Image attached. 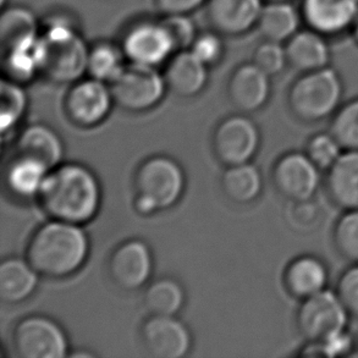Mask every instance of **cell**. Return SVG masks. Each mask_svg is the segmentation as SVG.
Instances as JSON below:
<instances>
[{"mask_svg":"<svg viewBox=\"0 0 358 358\" xmlns=\"http://www.w3.org/2000/svg\"><path fill=\"white\" fill-rule=\"evenodd\" d=\"M38 201L50 218L83 225L99 212L102 189L86 165L62 163L49 171Z\"/></svg>","mask_w":358,"mask_h":358,"instance_id":"6da1fadb","label":"cell"},{"mask_svg":"<svg viewBox=\"0 0 358 358\" xmlns=\"http://www.w3.org/2000/svg\"><path fill=\"white\" fill-rule=\"evenodd\" d=\"M90 256V240L83 225L52 219L29 238L26 258L38 274L64 279L83 268Z\"/></svg>","mask_w":358,"mask_h":358,"instance_id":"7a4b0ae2","label":"cell"},{"mask_svg":"<svg viewBox=\"0 0 358 358\" xmlns=\"http://www.w3.org/2000/svg\"><path fill=\"white\" fill-rule=\"evenodd\" d=\"M90 50L68 20H53L41 34V73L58 85L78 83L87 73Z\"/></svg>","mask_w":358,"mask_h":358,"instance_id":"3957f363","label":"cell"},{"mask_svg":"<svg viewBox=\"0 0 358 358\" xmlns=\"http://www.w3.org/2000/svg\"><path fill=\"white\" fill-rule=\"evenodd\" d=\"M344 94V83L339 73L327 66L300 73L287 93V104L292 115L307 124H313L334 115Z\"/></svg>","mask_w":358,"mask_h":358,"instance_id":"277c9868","label":"cell"},{"mask_svg":"<svg viewBox=\"0 0 358 358\" xmlns=\"http://www.w3.org/2000/svg\"><path fill=\"white\" fill-rule=\"evenodd\" d=\"M349 317L336 291L325 289L302 300L296 325L306 341L320 345L344 333Z\"/></svg>","mask_w":358,"mask_h":358,"instance_id":"5b68a950","label":"cell"},{"mask_svg":"<svg viewBox=\"0 0 358 358\" xmlns=\"http://www.w3.org/2000/svg\"><path fill=\"white\" fill-rule=\"evenodd\" d=\"M185 187L184 170L169 157H150L136 170V194L155 204L158 212L174 207L182 197Z\"/></svg>","mask_w":358,"mask_h":358,"instance_id":"8992f818","label":"cell"},{"mask_svg":"<svg viewBox=\"0 0 358 358\" xmlns=\"http://www.w3.org/2000/svg\"><path fill=\"white\" fill-rule=\"evenodd\" d=\"M114 102L130 113H143L157 107L168 85L157 68L130 63L110 85Z\"/></svg>","mask_w":358,"mask_h":358,"instance_id":"52a82bcc","label":"cell"},{"mask_svg":"<svg viewBox=\"0 0 358 358\" xmlns=\"http://www.w3.org/2000/svg\"><path fill=\"white\" fill-rule=\"evenodd\" d=\"M15 354L21 358H65L68 335L63 327L47 315H29L15 325L11 335Z\"/></svg>","mask_w":358,"mask_h":358,"instance_id":"ba28073f","label":"cell"},{"mask_svg":"<svg viewBox=\"0 0 358 358\" xmlns=\"http://www.w3.org/2000/svg\"><path fill=\"white\" fill-rule=\"evenodd\" d=\"M214 155L225 165L243 164L251 162L261 145L258 126L246 115H233L224 119L214 130Z\"/></svg>","mask_w":358,"mask_h":358,"instance_id":"9c48e42d","label":"cell"},{"mask_svg":"<svg viewBox=\"0 0 358 358\" xmlns=\"http://www.w3.org/2000/svg\"><path fill=\"white\" fill-rule=\"evenodd\" d=\"M114 103L109 83L91 78L73 83L64 109L73 125L91 129L107 119Z\"/></svg>","mask_w":358,"mask_h":358,"instance_id":"30bf717a","label":"cell"},{"mask_svg":"<svg viewBox=\"0 0 358 358\" xmlns=\"http://www.w3.org/2000/svg\"><path fill=\"white\" fill-rule=\"evenodd\" d=\"M271 178L276 191L289 202L313 199L320 187V169L300 152L281 155L274 164Z\"/></svg>","mask_w":358,"mask_h":358,"instance_id":"8fae6325","label":"cell"},{"mask_svg":"<svg viewBox=\"0 0 358 358\" xmlns=\"http://www.w3.org/2000/svg\"><path fill=\"white\" fill-rule=\"evenodd\" d=\"M122 52L129 63L157 68L178 52L164 24L145 21L132 26L124 36Z\"/></svg>","mask_w":358,"mask_h":358,"instance_id":"7c38bea8","label":"cell"},{"mask_svg":"<svg viewBox=\"0 0 358 358\" xmlns=\"http://www.w3.org/2000/svg\"><path fill=\"white\" fill-rule=\"evenodd\" d=\"M109 275L121 290L143 287L153 273V255L142 240H127L113 251L108 263Z\"/></svg>","mask_w":358,"mask_h":358,"instance_id":"4fadbf2b","label":"cell"},{"mask_svg":"<svg viewBox=\"0 0 358 358\" xmlns=\"http://www.w3.org/2000/svg\"><path fill=\"white\" fill-rule=\"evenodd\" d=\"M141 339L155 358H182L192 346L189 328L176 315H150L141 328Z\"/></svg>","mask_w":358,"mask_h":358,"instance_id":"5bb4252c","label":"cell"},{"mask_svg":"<svg viewBox=\"0 0 358 358\" xmlns=\"http://www.w3.org/2000/svg\"><path fill=\"white\" fill-rule=\"evenodd\" d=\"M300 13L306 27L325 37H336L354 27L358 0H302Z\"/></svg>","mask_w":358,"mask_h":358,"instance_id":"9a60e30c","label":"cell"},{"mask_svg":"<svg viewBox=\"0 0 358 358\" xmlns=\"http://www.w3.org/2000/svg\"><path fill=\"white\" fill-rule=\"evenodd\" d=\"M271 78L253 62L242 64L229 80L230 102L242 114L258 112L271 97Z\"/></svg>","mask_w":358,"mask_h":358,"instance_id":"2e32d148","label":"cell"},{"mask_svg":"<svg viewBox=\"0 0 358 358\" xmlns=\"http://www.w3.org/2000/svg\"><path fill=\"white\" fill-rule=\"evenodd\" d=\"M264 0H208L207 17L218 34L242 36L257 27Z\"/></svg>","mask_w":358,"mask_h":358,"instance_id":"e0dca14e","label":"cell"},{"mask_svg":"<svg viewBox=\"0 0 358 358\" xmlns=\"http://www.w3.org/2000/svg\"><path fill=\"white\" fill-rule=\"evenodd\" d=\"M287 66L299 73H310L330 66L328 37L315 29H299L285 43Z\"/></svg>","mask_w":358,"mask_h":358,"instance_id":"ac0fdd59","label":"cell"},{"mask_svg":"<svg viewBox=\"0 0 358 358\" xmlns=\"http://www.w3.org/2000/svg\"><path fill=\"white\" fill-rule=\"evenodd\" d=\"M208 68L189 49L180 50L170 59L165 71L168 90L179 97L199 96L208 83Z\"/></svg>","mask_w":358,"mask_h":358,"instance_id":"d6986e66","label":"cell"},{"mask_svg":"<svg viewBox=\"0 0 358 358\" xmlns=\"http://www.w3.org/2000/svg\"><path fill=\"white\" fill-rule=\"evenodd\" d=\"M325 189L331 203L346 210L358 209V150H344L327 171Z\"/></svg>","mask_w":358,"mask_h":358,"instance_id":"ffe728a7","label":"cell"},{"mask_svg":"<svg viewBox=\"0 0 358 358\" xmlns=\"http://www.w3.org/2000/svg\"><path fill=\"white\" fill-rule=\"evenodd\" d=\"M15 153L29 157L49 170H53L63 162V141L50 126L32 124L21 131L15 145Z\"/></svg>","mask_w":358,"mask_h":358,"instance_id":"44dd1931","label":"cell"},{"mask_svg":"<svg viewBox=\"0 0 358 358\" xmlns=\"http://www.w3.org/2000/svg\"><path fill=\"white\" fill-rule=\"evenodd\" d=\"M39 276L27 258H6L0 264V299L9 305L24 302L34 295Z\"/></svg>","mask_w":358,"mask_h":358,"instance_id":"7402d4cb","label":"cell"},{"mask_svg":"<svg viewBox=\"0 0 358 358\" xmlns=\"http://www.w3.org/2000/svg\"><path fill=\"white\" fill-rule=\"evenodd\" d=\"M284 284L291 296L305 300L327 289L328 268L317 257H299L286 268Z\"/></svg>","mask_w":358,"mask_h":358,"instance_id":"603a6c76","label":"cell"},{"mask_svg":"<svg viewBox=\"0 0 358 358\" xmlns=\"http://www.w3.org/2000/svg\"><path fill=\"white\" fill-rule=\"evenodd\" d=\"M49 171L37 160L15 153L5 169V185L17 199H38Z\"/></svg>","mask_w":358,"mask_h":358,"instance_id":"cb8c5ba5","label":"cell"},{"mask_svg":"<svg viewBox=\"0 0 358 358\" xmlns=\"http://www.w3.org/2000/svg\"><path fill=\"white\" fill-rule=\"evenodd\" d=\"M302 16L290 1H266L256 29L263 39L285 44L300 29Z\"/></svg>","mask_w":358,"mask_h":358,"instance_id":"d4e9b609","label":"cell"},{"mask_svg":"<svg viewBox=\"0 0 358 358\" xmlns=\"http://www.w3.org/2000/svg\"><path fill=\"white\" fill-rule=\"evenodd\" d=\"M222 189L231 202L252 203L261 196L263 189L261 171L251 162L227 166L222 176Z\"/></svg>","mask_w":358,"mask_h":358,"instance_id":"484cf974","label":"cell"},{"mask_svg":"<svg viewBox=\"0 0 358 358\" xmlns=\"http://www.w3.org/2000/svg\"><path fill=\"white\" fill-rule=\"evenodd\" d=\"M38 20L24 6H9L0 19V41L3 50L29 43L38 38Z\"/></svg>","mask_w":358,"mask_h":358,"instance_id":"4316f807","label":"cell"},{"mask_svg":"<svg viewBox=\"0 0 358 358\" xmlns=\"http://www.w3.org/2000/svg\"><path fill=\"white\" fill-rule=\"evenodd\" d=\"M150 315H176L186 302L184 287L173 278H160L148 285L143 296Z\"/></svg>","mask_w":358,"mask_h":358,"instance_id":"83f0119b","label":"cell"},{"mask_svg":"<svg viewBox=\"0 0 358 358\" xmlns=\"http://www.w3.org/2000/svg\"><path fill=\"white\" fill-rule=\"evenodd\" d=\"M38 38L29 43L9 49L4 54V71L6 76L15 83H29L41 73V52Z\"/></svg>","mask_w":358,"mask_h":358,"instance_id":"f1b7e54d","label":"cell"},{"mask_svg":"<svg viewBox=\"0 0 358 358\" xmlns=\"http://www.w3.org/2000/svg\"><path fill=\"white\" fill-rule=\"evenodd\" d=\"M125 54L110 43L96 44L90 50L87 73L92 78L110 83L125 69Z\"/></svg>","mask_w":358,"mask_h":358,"instance_id":"f546056e","label":"cell"},{"mask_svg":"<svg viewBox=\"0 0 358 358\" xmlns=\"http://www.w3.org/2000/svg\"><path fill=\"white\" fill-rule=\"evenodd\" d=\"M1 109H0V125L3 135H6L19 124L24 117L29 106V98L22 85L11 81L9 78L1 81Z\"/></svg>","mask_w":358,"mask_h":358,"instance_id":"4dcf8cb0","label":"cell"},{"mask_svg":"<svg viewBox=\"0 0 358 358\" xmlns=\"http://www.w3.org/2000/svg\"><path fill=\"white\" fill-rule=\"evenodd\" d=\"M329 132L344 150H358V98H355L335 112Z\"/></svg>","mask_w":358,"mask_h":358,"instance_id":"1f68e13d","label":"cell"},{"mask_svg":"<svg viewBox=\"0 0 358 358\" xmlns=\"http://www.w3.org/2000/svg\"><path fill=\"white\" fill-rule=\"evenodd\" d=\"M333 243L340 256L358 264V209L346 210L335 224Z\"/></svg>","mask_w":358,"mask_h":358,"instance_id":"d6a6232c","label":"cell"},{"mask_svg":"<svg viewBox=\"0 0 358 358\" xmlns=\"http://www.w3.org/2000/svg\"><path fill=\"white\" fill-rule=\"evenodd\" d=\"M343 147L330 132L312 136L306 145V155L320 170H328L343 155Z\"/></svg>","mask_w":358,"mask_h":358,"instance_id":"836d02e7","label":"cell"},{"mask_svg":"<svg viewBox=\"0 0 358 358\" xmlns=\"http://www.w3.org/2000/svg\"><path fill=\"white\" fill-rule=\"evenodd\" d=\"M253 63L271 78L280 75L287 66L285 44L264 39L255 50Z\"/></svg>","mask_w":358,"mask_h":358,"instance_id":"e575fe53","label":"cell"},{"mask_svg":"<svg viewBox=\"0 0 358 358\" xmlns=\"http://www.w3.org/2000/svg\"><path fill=\"white\" fill-rule=\"evenodd\" d=\"M162 24H164L170 37L174 41L178 52L191 48L199 36L196 24L189 19V15H165L164 19L162 20Z\"/></svg>","mask_w":358,"mask_h":358,"instance_id":"d590c367","label":"cell"},{"mask_svg":"<svg viewBox=\"0 0 358 358\" xmlns=\"http://www.w3.org/2000/svg\"><path fill=\"white\" fill-rule=\"evenodd\" d=\"M336 294L350 317L358 320V264H352L341 274L336 284Z\"/></svg>","mask_w":358,"mask_h":358,"instance_id":"8d00e7d4","label":"cell"},{"mask_svg":"<svg viewBox=\"0 0 358 358\" xmlns=\"http://www.w3.org/2000/svg\"><path fill=\"white\" fill-rule=\"evenodd\" d=\"M218 32H206L197 36L189 50L207 66L219 63L224 55V43Z\"/></svg>","mask_w":358,"mask_h":358,"instance_id":"74e56055","label":"cell"},{"mask_svg":"<svg viewBox=\"0 0 358 358\" xmlns=\"http://www.w3.org/2000/svg\"><path fill=\"white\" fill-rule=\"evenodd\" d=\"M320 208L315 203V201L306 199L299 202H290L289 207V220L295 228H312L313 224L320 219Z\"/></svg>","mask_w":358,"mask_h":358,"instance_id":"f35d334b","label":"cell"},{"mask_svg":"<svg viewBox=\"0 0 358 358\" xmlns=\"http://www.w3.org/2000/svg\"><path fill=\"white\" fill-rule=\"evenodd\" d=\"M208 0H157L158 9L164 15H189Z\"/></svg>","mask_w":358,"mask_h":358,"instance_id":"ab89813d","label":"cell"},{"mask_svg":"<svg viewBox=\"0 0 358 358\" xmlns=\"http://www.w3.org/2000/svg\"><path fill=\"white\" fill-rule=\"evenodd\" d=\"M351 32H352V36H354L355 42L358 44V19L356 22H355L354 27L351 29Z\"/></svg>","mask_w":358,"mask_h":358,"instance_id":"60d3db41","label":"cell"},{"mask_svg":"<svg viewBox=\"0 0 358 358\" xmlns=\"http://www.w3.org/2000/svg\"><path fill=\"white\" fill-rule=\"evenodd\" d=\"M354 350L356 351V355L358 356V336L356 338V340H355Z\"/></svg>","mask_w":358,"mask_h":358,"instance_id":"b9f144b4","label":"cell"},{"mask_svg":"<svg viewBox=\"0 0 358 358\" xmlns=\"http://www.w3.org/2000/svg\"><path fill=\"white\" fill-rule=\"evenodd\" d=\"M266 1H290V0H266Z\"/></svg>","mask_w":358,"mask_h":358,"instance_id":"7bdbcfd3","label":"cell"},{"mask_svg":"<svg viewBox=\"0 0 358 358\" xmlns=\"http://www.w3.org/2000/svg\"><path fill=\"white\" fill-rule=\"evenodd\" d=\"M5 3H6V0H0V4H1V6H5Z\"/></svg>","mask_w":358,"mask_h":358,"instance_id":"ee69618b","label":"cell"}]
</instances>
